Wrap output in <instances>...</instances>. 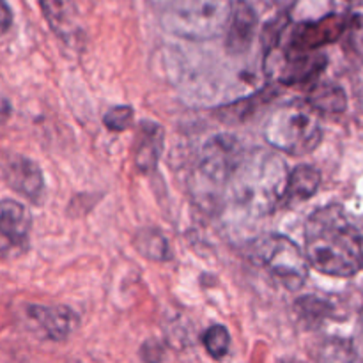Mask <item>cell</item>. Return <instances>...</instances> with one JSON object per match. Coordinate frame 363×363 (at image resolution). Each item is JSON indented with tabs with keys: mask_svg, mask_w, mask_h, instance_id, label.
<instances>
[{
	"mask_svg": "<svg viewBox=\"0 0 363 363\" xmlns=\"http://www.w3.org/2000/svg\"><path fill=\"white\" fill-rule=\"evenodd\" d=\"M250 255L286 289L300 291L308 279L307 254L282 234H266L250 245Z\"/></svg>",
	"mask_w": 363,
	"mask_h": 363,
	"instance_id": "6",
	"label": "cell"
},
{
	"mask_svg": "<svg viewBox=\"0 0 363 363\" xmlns=\"http://www.w3.org/2000/svg\"><path fill=\"white\" fill-rule=\"evenodd\" d=\"M50 28L62 41L69 43L80 35V21L74 0H39Z\"/></svg>",
	"mask_w": 363,
	"mask_h": 363,
	"instance_id": "14",
	"label": "cell"
},
{
	"mask_svg": "<svg viewBox=\"0 0 363 363\" xmlns=\"http://www.w3.org/2000/svg\"><path fill=\"white\" fill-rule=\"evenodd\" d=\"M0 174L7 186L21 197L39 204L45 195V177L41 169L30 158L18 152H6L0 158Z\"/></svg>",
	"mask_w": 363,
	"mask_h": 363,
	"instance_id": "9",
	"label": "cell"
},
{
	"mask_svg": "<svg viewBox=\"0 0 363 363\" xmlns=\"http://www.w3.org/2000/svg\"><path fill=\"white\" fill-rule=\"evenodd\" d=\"M325 53L318 52H294L287 50L280 59L279 67L269 73V77L275 78L282 85H296L307 84V82H315L326 69Z\"/></svg>",
	"mask_w": 363,
	"mask_h": 363,
	"instance_id": "10",
	"label": "cell"
},
{
	"mask_svg": "<svg viewBox=\"0 0 363 363\" xmlns=\"http://www.w3.org/2000/svg\"><path fill=\"white\" fill-rule=\"evenodd\" d=\"M311 354L318 363H353L357 358L353 342L342 337H326L312 346Z\"/></svg>",
	"mask_w": 363,
	"mask_h": 363,
	"instance_id": "18",
	"label": "cell"
},
{
	"mask_svg": "<svg viewBox=\"0 0 363 363\" xmlns=\"http://www.w3.org/2000/svg\"><path fill=\"white\" fill-rule=\"evenodd\" d=\"M305 101L318 113H342L347 108L346 92L333 82H315Z\"/></svg>",
	"mask_w": 363,
	"mask_h": 363,
	"instance_id": "16",
	"label": "cell"
},
{
	"mask_svg": "<svg viewBox=\"0 0 363 363\" xmlns=\"http://www.w3.org/2000/svg\"><path fill=\"white\" fill-rule=\"evenodd\" d=\"M163 350L158 342L151 340V342H145L144 347H142V357L147 363H160L162 360Z\"/></svg>",
	"mask_w": 363,
	"mask_h": 363,
	"instance_id": "23",
	"label": "cell"
},
{
	"mask_svg": "<svg viewBox=\"0 0 363 363\" xmlns=\"http://www.w3.org/2000/svg\"><path fill=\"white\" fill-rule=\"evenodd\" d=\"M347 2L354 4V6H363V0H347Z\"/></svg>",
	"mask_w": 363,
	"mask_h": 363,
	"instance_id": "27",
	"label": "cell"
},
{
	"mask_svg": "<svg viewBox=\"0 0 363 363\" xmlns=\"http://www.w3.org/2000/svg\"><path fill=\"white\" fill-rule=\"evenodd\" d=\"M287 177L286 163L279 155L266 149L247 151L230 177V199L250 216H266L280 209Z\"/></svg>",
	"mask_w": 363,
	"mask_h": 363,
	"instance_id": "2",
	"label": "cell"
},
{
	"mask_svg": "<svg viewBox=\"0 0 363 363\" xmlns=\"http://www.w3.org/2000/svg\"><path fill=\"white\" fill-rule=\"evenodd\" d=\"M163 142H165V131L162 124L142 121L137 131V142H135V163L140 172L149 174L158 167Z\"/></svg>",
	"mask_w": 363,
	"mask_h": 363,
	"instance_id": "13",
	"label": "cell"
},
{
	"mask_svg": "<svg viewBox=\"0 0 363 363\" xmlns=\"http://www.w3.org/2000/svg\"><path fill=\"white\" fill-rule=\"evenodd\" d=\"M305 254L319 273L353 277L363 269V220L342 206H325L305 225Z\"/></svg>",
	"mask_w": 363,
	"mask_h": 363,
	"instance_id": "1",
	"label": "cell"
},
{
	"mask_svg": "<svg viewBox=\"0 0 363 363\" xmlns=\"http://www.w3.org/2000/svg\"><path fill=\"white\" fill-rule=\"evenodd\" d=\"M360 325H362V332H363V308H362V314H360Z\"/></svg>",
	"mask_w": 363,
	"mask_h": 363,
	"instance_id": "28",
	"label": "cell"
},
{
	"mask_svg": "<svg viewBox=\"0 0 363 363\" xmlns=\"http://www.w3.org/2000/svg\"><path fill=\"white\" fill-rule=\"evenodd\" d=\"M135 250L142 255V257L149 259L152 262H167L172 259L170 254V245L165 234L152 227H144V229L137 230L133 238Z\"/></svg>",
	"mask_w": 363,
	"mask_h": 363,
	"instance_id": "17",
	"label": "cell"
},
{
	"mask_svg": "<svg viewBox=\"0 0 363 363\" xmlns=\"http://www.w3.org/2000/svg\"><path fill=\"white\" fill-rule=\"evenodd\" d=\"M9 112H11L9 103H7L4 98H0V124H2L7 117H9Z\"/></svg>",
	"mask_w": 363,
	"mask_h": 363,
	"instance_id": "25",
	"label": "cell"
},
{
	"mask_svg": "<svg viewBox=\"0 0 363 363\" xmlns=\"http://www.w3.org/2000/svg\"><path fill=\"white\" fill-rule=\"evenodd\" d=\"M206 351L211 354L215 360H222L227 353H229L230 346V335L227 332L225 326L213 325L206 330L204 337H202Z\"/></svg>",
	"mask_w": 363,
	"mask_h": 363,
	"instance_id": "21",
	"label": "cell"
},
{
	"mask_svg": "<svg viewBox=\"0 0 363 363\" xmlns=\"http://www.w3.org/2000/svg\"><path fill=\"white\" fill-rule=\"evenodd\" d=\"M257 14L247 0H238L233 6L229 25L225 30V48L233 55H243L254 43Z\"/></svg>",
	"mask_w": 363,
	"mask_h": 363,
	"instance_id": "11",
	"label": "cell"
},
{
	"mask_svg": "<svg viewBox=\"0 0 363 363\" xmlns=\"http://www.w3.org/2000/svg\"><path fill=\"white\" fill-rule=\"evenodd\" d=\"M262 133L273 149L293 156L308 155L323 140L318 112L307 101L289 103L275 110L266 121Z\"/></svg>",
	"mask_w": 363,
	"mask_h": 363,
	"instance_id": "5",
	"label": "cell"
},
{
	"mask_svg": "<svg viewBox=\"0 0 363 363\" xmlns=\"http://www.w3.org/2000/svg\"><path fill=\"white\" fill-rule=\"evenodd\" d=\"M294 308L300 314V318L303 321H307L308 325L314 326L319 325V323L325 321L326 318H330L333 307L328 303V301L321 300L318 296H305L300 298V300L294 303Z\"/></svg>",
	"mask_w": 363,
	"mask_h": 363,
	"instance_id": "20",
	"label": "cell"
},
{
	"mask_svg": "<svg viewBox=\"0 0 363 363\" xmlns=\"http://www.w3.org/2000/svg\"><path fill=\"white\" fill-rule=\"evenodd\" d=\"M277 91L273 87H264L259 92L252 94V98L241 99V101H234L230 105L223 106L220 110V117L222 119H230V121H245L248 117L254 116L257 112V108L264 103H268L269 99L275 98Z\"/></svg>",
	"mask_w": 363,
	"mask_h": 363,
	"instance_id": "19",
	"label": "cell"
},
{
	"mask_svg": "<svg viewBox=\"0 0 363 363\" xmlns=\"http://www.w3.org/2000/svg\"><path fill=\"white\" fill-rule=\"evenodd\" d=\"M11 23H13V13L6 0H0V35L9 30Z\"/></svg>",
	"mask_w": 363,
	"mask_h": 363,
	"instance_id": "24",
	"label": "cell"
},
{
	"mask_svg": "<svg viewBox=\"0 0 363 363\" xmlns=\"http://www.w3.org/2000/svg\"><path fill=\"white\" fill-rule=\"evenodd\" d=\"M133 108L128 105H119L110 108L103 117V123L112 131H124L133 124Z\"/></svg>",
	"mask_w": 363,
	"mask_h": 363,
	"instance_id": "22",
	"label": "cell"
},
{
	"mask_svg": "<svg viewBox=\"0 0 363 363\" xmlns=\"http://www.w3.org/2000/svg\"><path fill=\"white\" fill-rule=\"evenodd\" d=\"M353 27L357 28L358 35L363 39V14H358V16H353Z\"/></svg>",
	"mask_w": 363,
	"mask_h": 363,
	"instance_id": "26",
	"label": "cell"
},
{
	"mask_svg": "<svg viewBox=\"0 0 363 363\" xmlns=\"http://www.w3.org/2000/svg\"><path fill=\"white\" fill-rule=\"evenodd\" d=\"M160 25L170 34L190 41H208L227 30L230 0H149Z\"/></svg>",
	"mask_w": 363,
	"mask_h": 363,
	"instance_id": "3",
	"label": "cell"
},
{
	"mask_svg": "<svg viewBox=\"0 0 363 363\" xmlns=\"http://www.w3.org/2000/svg\"><path fill=\"white\" fill-rule=\"evenodd\" d=\"M241 155L240 142L230 135H218L206 142L190 174V191L201 208L220 209Z\"/></svg>",
	"mask_w": 363,
	"mask_h": 363,
	"instance_id": "4",
	"label": "cell"
},
{
	"mask_svg": "<svg viewBox=\"0 0 363 363\" xmlns=\"http://www.w3.org/2000/svg\"><path fill=\"white\" fill-rule=\"evenodd\" d=\"M27 318L38 326L43 335L52 340H64L71 335L78 318L67 307H46V305H27Z\"/></svg>",
	"mask_w": 363,
	"mask_h": 363,
	"instance_id": "12",
	"label": "cell"
},
{
	"mask_svg": "<svg viewBox=\"0 0 363 363\" xmlns=\"http://www.w3.org/2000/svg\"><path fill=\"white\" fill-rule=\"evenodd\" d=\"M32 216L28 209L13 199L0 201V261H13L23 255L30 245Z\"/></svg>",
	"mask_w": 363,
	"mask_h": 363,
	"instance_id": "8",
	"label": "cell"
},
{
	"mask_svg": "<svg viewBox=\"0 0 363 363\" xmlns=\"http://www.w3.org/2000/svg\"><path fill=\"white\" fill-rule=\"evenodd\" d=\"M350 27H353V16L339 13L326 14L314 21H301L291 30L287 50L318 52L323 46L339 41Z\"/></svg>",
	"mask_w": 363,
	"mask_h": 363,
	"instance_id": "7",
	"label": "cell"
},
{
	"mask_svg": "<svg viewBox=\"0 0 363 363\" xmlns=\"http://www.w3.org/2000/svg\"><path fill=\"white\" fill-rule=\"evenodd\" d=\"M321 186V172L312 165H300L289 174L286 184V191H284L282 202L280 208L291 209L293 206L300 204V202L308 201L314 197L315 191Z\"/></svg>",
	"mask_w": 363,
	"mask_h": 363,
	"instance_id": "15",
	"label": "cell"
}]
</instances>
